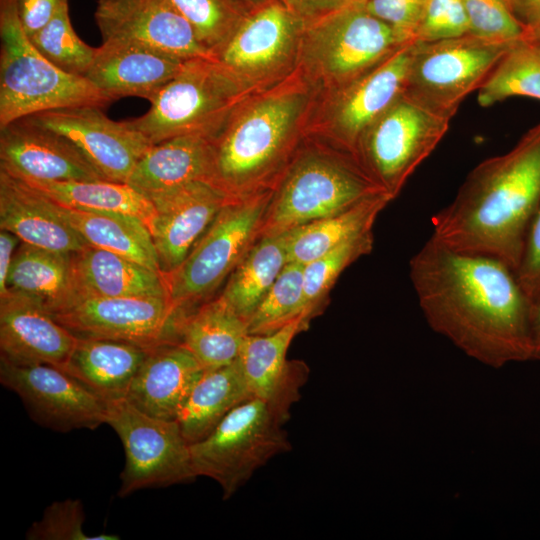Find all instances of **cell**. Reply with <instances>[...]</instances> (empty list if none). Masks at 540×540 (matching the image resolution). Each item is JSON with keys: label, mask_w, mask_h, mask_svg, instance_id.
Listing matches in <instances>:
<instances>
[{"label": "cell", "mask_w": 540, "mask_h": 540, "mask_svg": "<svg viewBox=\"0 0 540 540\" xmlns=\"http://www.w3.org/2000/svg\"><path fill=\"white\" fill-rule=\"evenodd\" d=\"M421 312L436 333L492 368L532 357V303L502 261L430 237L409 261Z\"/></svg>", "instance_id": "1"}, {"label": "cell", "mask_w": 540, "mask_h": 540, "mask_svg": "<svg viewBox=\"0 0 540 540\" xmlns=\"http://www.w3.org/2000/svg\"><path fill=\"white\" fill-rule=\"evenodd\" d=\"M540 204V123L504 154L480 162L453 200L431 217L445 246L496 258L514 272Z\"/></svg>", "instance_id": "2"}, {"label": "cell", "mask_w": 540, "mask_h": 540, "mask_svg": "<svg viewBox=\"0 0 540 540\" xmlns=\"http://www.w3.org/2000/svg\"><path fill=\"white\" fill-rule=\"evenodd\" d=\"M318 93L297 68L249 96L212 140L211 182L232 198L273 188L306 136Z\"/></svg>", "instance_id": "3"}, {"label": "cell", "mask_w": 540, "mask_h": 540, "mask_svg": "<svg viewBox=\"0 0 540 540\" xmlns=\"http://www.w3.org/2000/svg\"><path fill=\"white\" fill-rule=\"evenodd\" d=\"M379 193L386 192L353 155L306 135L273 187L259 237L334 215Z\"/></svg>", "instance_id": "4"}, {"label": "cell", "mask_w": 540, "mask_h": 540, "mask_svg": "<svg viewBox=\"0 0 540 540\" xmlns=\"http://www.w3.org/2000/svg\"><path fill=\"white\" fill-rule=\"evenodd\" d=\"M257 91L215 57L191 58L150 101L146 113L126 122L151 144L189 134L213 139L232 113Z\"/></svg>", "instance_id": "5"}, {"label": "cell", "mask_w": 540, "mask_h": 540, "mask_svg": "<svg viewBox=\"0 0 540 540\" xmlns=\"http://www.w3.org/2000/svg\"><path fill=\"white\" fill-rule=\"evenodd\" d=\"M408 43L364 1H349L305 24L298 69L322 93L355 80Z\"/></svg>", "instance_id": "6"}, {"label": "cell", "mask_w": 540, "mask_h": 540, "mask_svg": "<svg viewBox=\"0 0 540 540\" xmlns=\"http://www.w3.org/2000/svg\"><path fill=\"white\" fill-rule=\"evenodd\" d=\"M0 128L34 114L109 100L85 77L48 61L24 32L16 0H0Z\"/></svg>", "instance_id": "7"}, {"label": "cell", "mask_w": 540, "mask_h": 540, "mask_svg": "<svg viewBox=\"0 0 540 540\" xmlns=\"http://www.w3.org/2000/svg\"><path fill=\"white\" fill-rule=\"evenodd\" d=\"M273 188L230 198L173 272L164 275L176 311L206 301L259 238Z\"/></svg>", "instance_id": "8"}, {"label": "cell", "mask_w": 540, "mask_h": 540, "mask_svg": "<svg viewBox=\"0 0 540 540\" xmlns=\"http://www.w3.org/2000/svg\"><path fill=\"white\" fill-rule=\"evenodd\" d=\"M288 416L251 397L232 409L204 439L190 445L197 476L215 480L230 498L273 456L290 449Z\"/></svg>", "instance_id": "9"}, {"label": "cell", "mask_w": 540, "mask_h": 540, "mask_svg": "<svg viewBox=\"0 0 540 540\" xmlns=\"http://www.w3.org/2000/svg\"><path fill=\"white\" fill-rule=\"evenodd\" d=\"M515 43L472 34L412 42L404 93L429 111L451 120L464 99L482 86Z\"/></svg>", "instance_id": "10"}, {"label": "cell", "mask_w": 540, "mask_h": 540, "mask_svg": "<svg viewBox=\"0 0 540 540\" xmlns=\"http://www.w3.org/2000/svg\"><path fill=\"white\" fill-rule=\"evenodd\" d=\"M449 123V119L429 111L403 92L363 133L355 158L395 199L440 143Z\"/></svg>", "instance_id": "11"}, {"label": "cell", "mask_w": 540, "mask_h": 540, "mask_svg": "<svg viewBox=\"0 0 540 540\" xmlns=\"http://www.w3.org/2000/svg\"><path fill=\"white\" fill-rule=\"evenodd\" d=\"M106 423L119 436L125 465L118 496L184 483L197 476L190 444L176 420L150 416L126 398L106 402Z\"/></svg>", "instance_id": "12"}, {"label": "cell", "mask_w": 540, "mask_h": 540, "mask_svg": "<svg viewBox=\"0 0 540 540\" xmlns=\"http://www.w3.org/2000/svg\"><path fill=\"white\" fill-rule=\"evenodd\" d=\"M411 43L355 80L318 93L306 135L355 157L363 133L405 90Z\"/></svg>", "instance_id": "13"}, {"label": "cell", "mask_w": 540, "mask_h": 540, "mask_svg": "<svg viewBox=\"0 0 540 540\" xmlns=\"http://www.w3.org/2000/svg\"><path fill=\"white\" fill-rule=\"evenodd\" d=\"M305 22L280 0L253 9L215 58L246 86L262 90L298 68Z\"/></svg>", "instance_id": "14"}, {"label": "cell", "mask_w": 540, "mask_h": 540, "mask_svg": "<svg viewBox=\"0 0 540 540\" xmlns=\"http://www.w3.org/2000/svg\"><path fill=\"white\" fill-rule=\"evenodd\" d=\"M184 315L169 296H89L52 316L77 338L120 340L151 349L178 342Z\"/></svg>", "instance_id": "15"}, {"label": "cell", "mask_w": 540, "mask_h": 540, "mask_svg": "<svg viewBox=\"0 0 540 540\" xmlns=\"http://www.w3.org/2000/svg\"><path fill=\"white\" fill-rule=\"evenodd\" d=\"M0 382L19 396L36 423L51 430L66 433L106 423V402L57 367L1 358Z\"/></svg>", "instance_id": "16"}, {"label": "cell", "mask_w": 540, "mask_h": 540, "mask_svg": "<svg viewBox=\"0 0 540 540\" xmlns=\"http://www.w3.org/2000/svg\"><path fill=\"white\" fill-rule=\"evenodd\" d=\"M101 108L66 107L29 118L71 141L107 180L127 183L138 160L152 144L126 120L114 121Z\"/></svg>", "instance_id": "17"}, {"label": "cell", "mask_w": 540, "mask_h": 540, "mask_svg": "<svg viewBox=\"0 0 540 540\" xmlns=\"http://www.w3.org/2000/svg\"><path fill=\"white\" fill-rule=\"evenodd\" d=\"M94 19L102 42L138 45L182 60L214 57L168 0H98Z\"/></svg>", "instance_id": "18"}, {"label": "cell", "mask_w": 540, "mask_h": 540, "mask_svg": "<svg viewBox=\"0 0 540 540\" xmlns=\"http://www.w3.org/2000/svg\"><path fill=\"white\" fill-rule=\"evenodd\" d=\"M155 214L149 231L163 275L173 272L232 197L208 181H192L147 196Z\"/></svg>", "instance_id": "19"}, {"label": "cell", "mask_w": 540, "mask_h": 540, "mask_svg": "<svg viewBox=\"0 0 540 540\" xmlns=\"http://www.w3.org/2000/svg\"><path fill=\"white\" fill-rule=\"evenodd\" d=\"M0 170L23 180H107L71 141L29 117L0 128Z\"/></svg>", "instance_id": "20"}, {"label": "cell", "mask_w": 540, "mask_h": 540, "mask_svg": "<svg viewBox=\"0 0 540 540\" xmlns=\"http://www.w3.org/2000/svg\"><path fill=\"white\" fill-rule=\"evenodd\" d=\"M78 338L36 302L8 292L0 297L1 358L65 371Z\"/></svg>", "instance_id": "21"}, {"label": "cell", "mask_w": 540, "mask_h": 540, "mask_svg": "<svg viewBox=\"0 0 540 540\" xmlns=\"http://www.w3.org/2000/svg\"><path fill=\"white\" fill-rule=\"evenodd\" d=\"M310 320L301 316L272 333L248 334L238 356L251 396L268 402L288 417L291 406L300 398L308 368L302 362L288 361L287 351Z\"/></svg>", "instance_id": "22"}, {"label": "cell", "mask_w": 540, "mask_h": 540, "mask_svg": "<svg viewBox=\"0 0 540 540\" xmlns=\"http://www.w3.org/2000/svg\"><path fill=\"white\" fill-rule=\"evenodd\" d=\"M184 61L138 45L102 42L84 77L109 102L128 96L150 102L178 73Z\"/></svg>", "instance_id": "23"}, {"label": "cell", "mask_w": 540, "mask_h": 540, "mask_svg": "<svg viewBox=\"0 0 540 540\" xmlns=\"http://www.w3.org/2000/svg\"><path fill=\"white\" fill-rule=\"evenodd\" d=\"M204 371L196 357L179 342L158 345L148 351L126 399L150 416L177 420Z\"/></svg>", "instance_id": "24"}, {"label": "cell", "mask_w": 540, "mask_h": 540, "mask_svg": "<svg viewBox=\"0 0 540 540\" xmlns=\"http://www.w3.org/2000/svg\"><path fill=\"white\" fill-rule=\"evenodd\" d=\"M0 229L23 243L78 253L87 242L58 213L53 201L22 179L0 170Z\"/></svg>", "instance_id": "25"}, {"label": "cell", "mask_w": 540, "mask_h": 540, "mask_svg": "<svg viewBox=\"0 0 540 540\" xmlns=\"http://www.w3.org/2000/svg\"><path fill=\"white\" fill-rule=\"evenodd\" d=\"M73 254L21 242L10 267L7 293L28 298L51 315L69 309L82 298Z\"/></svg>", "instance_id": "26"}, {"label": "cell", "mask_w": 540, "mask_h": 540, "mask_svg": "<svg viewBox=\"0 0 540 540\" xmlns=\"http://www.w3.org/2000/svg\"><path fill=\"white\" fill-rule=\"evenodd\" d=\"M212 140L189 134L152 144L138 160L127 183L148 196L192 181L211 182Z\"/></svg>", "instance_id": "27"}, {"label": "cell", "mask_w": 540, "mask_h": 540, "mask_svg": "<svg viewBox=\"0 0 540 540\" xmlns=\"http://www.w3.org/2000/svg\"><path fill=\"white\" fill-rule=\"evenodd\" d=\"M149 350L126 341L78 338L65 372L105 402L124 399Z\"/></svg>", "instance_id": "28"}, {"label": "cell", "mask_w": 540, "mask_h": 540, "mask_svg": "<svg viewBox=\"0 0 540 540\" xmlns=\"http://www.w3.org/2000/svg\"><path fill=\"white\" fill-rule=\"evenodd\" d=\"M248 336L247 322L220 296L186 313L177 339L207 369L236 361Z\"/></svg>", "instance_id": "29"}, {"label": "cell", "mask_w": 540, "mask_h": 540, "mask_svg": "<svg viewBox=\"0 0 540 540\" xmlns=\"http://www.w3.org/2000/svg\"><path fill=\"white\" fill-rule=\"evenodd\" d=\"M73 260L82 298L168 296L163 274L113 252L87 246Z\"/></svg>", "instance_id": "30"}, {"label": "cell", "mask_w": 540, "mask_h": 540, "mask_svg": "<svg viewBox=\"0 0 540 540\" xmlns=\"http://www.w3.org/2000/svg\"><path fill=\"white\" fill-rule=\"evenodd\" d=\"M251 397L237 358L203 372L176 421L191 445L207 437L232 409Z\"/></svg>", "instance_id": "31"}, {"label": "cell", "mask_w": 540, "mask_h": 540, "mask_svg": "<svg viewBox=\"0 0 540 540\" xmlns=\"http://www.w3.org/2000/svg\"><path fill=\"white\" fill-rule=\"evenodd\" d=\"M54 204L63 219L89 246L113 252L162 274L151 233L140 219Z\"/></svg>", "instance_id": "32"}, {"label": "cell", "mask_w": 540, "mask_h": 540, "mask_svg": "<svg viewBox=\"0 0 540 540\" xmlns=\"http://www.w3.org/2000/svg\"><path fill=\"white\" fill-rule=\"evenodd\" d=\"M379 193L334 215L289 231L288 262L307 264L340 244L372 230L378 215L392 201Z\"/></svg>", "instance_id": "33"}, {"label": "cell", "mask_w": 540, "mask_h": 540, "mask_svg": "<svg viewBox=\"0 0 540 540\" xmlns=\"http://www.w3.org/2000/svg\"><path fill=\"white\" fill-rule=\"evenodd\" d=\"M288 236L259 237L228 277L221 297L246 322L288 263Z\"/></svg>", "instance_id": "34"}, {"label": "cell", "mask_w": 540, "mask_h": 540, "mask_svg": "<svg viewBox=\"0 0 540 540\" xmlns=\"http://www.w3.org/2000/svg\"><path fill=\"white\" fill-rule=\"evenodd\" d=\"M23 181L62 206L134 216L145 223L148 229L155 214L152 201L128 183L110 180Z\"/></svg>", "instance_id": "35"}, {"label": "cell", "mask_w": 540, "mask_h": 540, "mask_svg": "<svg viewBox=\"0 0 540 540\" xmlns=\"http://www.w3.org/2000/svg\"><path fill=\"white\" fill-rule=\"evenodd\" d=\"M477 91V101L482 107L514 96L540 100V52L522 39L516 42Z\"/></svg>", "instance_id": "36"}, {"label": "cell", "mask_w": 540, "mask_h": 540, "mask_svg": "<svg viewBox=\"0 0 540 540\" xmlns=\"http://www.w3.org/2000/svg\"><path fill=\"white\" fill-rule=\"evenodd\" d=\"M301 316L313 317L304 305L303 265L288 262L249 318L248 334L272 333Z\"/></svg>", "instance_id": "37"}, {"label": "cell", "mask_w": 540, "mask_h": 540, "mask_svg": "<svg viewBox=\"0 0 540 540\" xmlns=\"http://www.w3.org/2000/svg\"><path fill=\"white\" fill-rule=\"evenodd\" d=\"M214 57L252 9L244 0H168Z\"/></svg>", "instance_id": "38"}, {"label": "cell", "mask_w": 540, "mask_h": 540, "mask_svg": "<svg viewBox=\"0 0 540 540\" xmlns=\"http://www.w3.org/2000/svg\"><path fill=\"white\" fill-rule=\"evenodd\" d=\"M374 245L372 230L362 233L303 265L304 305L317 314L340 274L360 257L369 254Z\"/></svg>", "instance_id": "39"}, {"label": "cell", "mask_w": 540, "mask_h": 540, "mask_svg": "<svg viewBox=\"0 0 540 540\" xmlns=\"http://www.w3.org/2000/svg\"><path fill=\"white\" fill-rule=\"evenodd\" d=\"M29 39L53 65L76 76H85L97 52V48L86 44L75 32L69 15V4L62 7L46 26Z\"/></svg>", "instance_id": "40"}, {"label": "cell", "mask_w": 540, "mask_h": 540, "mask_svg": "<svg viewBox=\"0 0 540 540\" xmlns=\"http://www.w3.org/2000/svg\"><path fill=\"white\" fill-rule=\"evenodd\" d=\"M84 507L78 499L51 503L42 517L33 522L26 533L28 540H117L115 534L89 535L84 532Z\"/></svg>", "instance_id": "41"}, {"label": "cell", "mask_w": 540, "mask_h": 540, "mask_svg": "<svg viewBox=\"0 0 540 540\" xmlns=\"http://www.w3.org/2000/svg\"><path fill=\"white\" fill-rule=\"evenodd\" d=\"M469 34L501 42H517L525 33L504 0H464Z\"/></svg>", "instance_id": "42"}, {"label": "cell", "mask_w": 540, "mask_h": 540, "mask_svg": "<svg viewBox=\"0 0 540 540\" xmlns=\"http://www.w3.org/2000/svg\"><path fill=\"white\" fill-rule=\"evenodd\" d=\"M469 34L464 0H428L413 42H432Z\"/></svg>", "instance_id": "43"}, {"label": "cell", "mask_w": 540, "mask_h": 540, "mask_svg": "<svg viewBox=\"0 0 540 540\" xmlns=\"http://www.w3.org/2000/svg\"><path fill=\"white\" fill-rule=\"evenodd\" d=\"M373 15L390 25L406 42H413L428 0H365Z\"/></svg>", "instance_id": "44"}, {"label": "cell", "mask_w": 540, "mask_h": 540, "mask_svg": "<svg viewBox=\"0 0 540 540\" xmlns=\"http://www.w3.org/2000/svg\"><path fill=\"white\" fill-rule=\"evenodd\" d=\"M532 304L540 300V204L529 226L522 256L515 272Z\"/></svg>", "instance_id": "45"}, {"label": "cell", "mask_w": 540, "mask_h": 540, "mask_svg": "<svg viewBox=\"0 0 540 540\" xmlns=\"http://www.w3.org/2000/svg\"><path fill=\"white\" fill-rule=\"evenodd\" d=\"M69 0H16L17 13L26 35L30 38L46 26Z\"/></svg>", "instance_id": "46"}, {"label": "cell", "mask_w": 540, "mask_h": 540, "mask_svg": "<svg viewBox=\"0 0 540 540\" xmlns=\"http://www.w3.org/2000/svg\"><path fill=\"white\" fill-rule=\"evenodd\" d=\"M306 23L317 20L349 2V0H280Z\"/></svg>", "instance_id": "47"}, {"label": "cell", "mask_w": 540, "mask_h": 540, "mask_svg": "<svg viewBox=\"0 0 540 540\" xmlns=\"http://www.w3.org/2000/svg\"><path fill=\"white\" fill-rule=\"evenodd\" d=\"M19 242L21 241L13 233L0 230V297L7 293V279Z\"/></svg>", "instance_id": "48"}, {"label": "cell", "mask_w": 540, "mask_h": 540, "mask_svg": "<svg viewBox=\"0 0 540 540\" xmlns=\"http://www.w3.org/2000/svg\"><path fill=\"white\" fill-rule=\"evenodd\" d=\"M506 3L525 29L540 23V0H506Z\"/></svg>", "instance_id": "49"}, {"label": "cell", "mask_w": 540, "mask_h": 540, "mask_svg": "<svg viewBox=\"0 0 540 540\" xmlns=\"http://www.w3.org/2000/svg\"><path fill=\"white\" fill-rule=\"evenodd\" d=\"M531 360L540 361V300L532 304L531 310Z\"/></svg>", "instance_id": "50"}, {"label": "cell", "mask_w": 540, "mask_h": 540, "mask_svg": "<svg viewBox=\"0 0 540 540\" xmlns=\"http://www.w3.org/2000/svg\"><path fill=\"white\" fill-rule=\"evenodd\" d=\"M522 40L540 52V23L532 28L525 29Z\"/></svg>", "instance_id": "51"}, {"label": "cell", "mask_w": 540, "mask_h": 540, "mask_svg": "<svg viewBox=\"0 0 540 540\" xmlns=\"http://www.w3.org/2000/svg\"><path fill=\"white\" fill-rule=\"evenodd\" d=\"M247 5L253 10L261 5L267 3L270 0H244Z\"/></svg>", "instance_id": "52"}, {"label": "cell", "mask_w": 540, "mask_h": 540, "mask_svg": "<svg viewBox=\"0 0 540 540\" xmlns=\"http://www.w3.org/2000/svg\"><path fill=\"white\" fill-rule=\"evenodd\" d=\"M349 1H365V0H349Z\"/></svg>", "instance_id": "53"}, {"label": "cell", "mask_w": 540, "mask_h": 540, "mask_svg": "<svg viewBox=\"0 0 540 540\" xmlns=\"http://www.w3.org/2000/svg\"><path fill=\"white\" fill-rule=\"evenodd\" d=\"M504 1H505V3H506V0H504ZM506 4H507V3H506Z\"/></svg>", "instance_id": "54"}]
</instances>
